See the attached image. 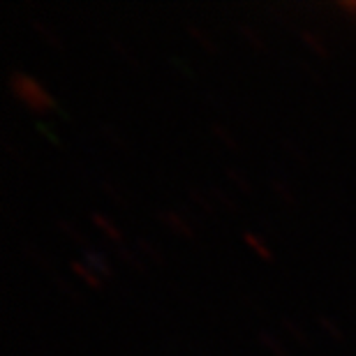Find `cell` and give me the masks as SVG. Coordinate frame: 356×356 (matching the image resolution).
Here are the masks:
<instances>
[{
  "label": "cell",
  "mask_w": 356,
  "mask_h": 356,
  "mask_svg": "<svg viewBox=\"0 0 356 356\" xmlns=\"http://www.w3.org/2000/svg\"><path fill=\"white\" fill-rule=\"evenodd\" d=\"M280 324H282V329H284V331H289V336L294 338V340H298L301 345L305 343V333H303V329H301L298 324L291 322L289 317H282V319H280Z\"/></svg>",
  "instance_id": "d6986e66"
},
{
  "label": "cell",
  "mask_w": 356,
  "mask_h": 356,
  "mask_svg": "<svg viewBox=\"0 0 356 356\" xmlns=\"http://www.w3.org/2000/svg\"><path fill=\"white\" fill-rule=\"evenodd\" d=\"M31 26L35 28V33H38L40 38L47 42V44H51V47L58 49V51H63V42L58 40V35H56V33H54L51 28H49L47 24H42L40 19H33V21H31Z\"/></svg>",
  "instance_id": "ba28073f"
},
{
  "label": "cell",
  "mask_w": 356,
  "mask_h": 356,
  "mask_svg": "<svg viewBox=\"0 0 356 356\" xmlns=\"http://www.w3.org/2000/svg\"><path fill=\"white\" fill-rule=\"evenodd\" d=\"M109 44H111L113 49H116V54H120V58H125L127 63H132L134 67H139V65H137V60H134L132 51H127V49H125L123 44H120V42H118L116 38H109Z\"/></svg>",
  "instance_id": "7402d4cb"
},
{
  "label": "cell",
  "mask_w": 356,
  "mask_h": 356,
  "mask_svg": "<svg viewBox=\"0 0 356 356\" xmlns=\"http://www.w3.org/2000/svg\"><path fill=\"white\" fill-rule=\"evenodd\" d=\"M81 259H83V264H86L90 270H95V273L102 277H111L113 275V268H111V261H109V257H106L104 252H99V250H95V248H86L83 250V254H81Z\"/></svg>",
  "instance_id": "3957f363"
},
{
  "label": "cell",
  "mask_w": 356,
  "mask_h": 356,
  "mask_svg": "<svg viewBox=\"0 0 356 356\" xmlns=\"http://www.w3.org/2000/svg\"><path fill=\"white\" fill-rule=\"evenodd\" d=\"M298 38H301L303 44L308 47L312 54H317L319 58H329V49H326L322 40H319V35L310 33V31H298Z\"/></svg>",
  "instance_id": "8992f818"
},
{
  "label": "cell",
  "mask_w": 356,
  "mask_h": 356,
  "mask_svg": "<svg viewBox=\"0 0 356 356\" xmlns=\"http://www.w3.org/2000/svg\"><path fill=\"white\" fill-rule=\"evenodd\" d=\"M268 183H270V188H273L275 195L280 197L284 204H294V202H296L294 192L289 190V185L284 183V181H280V178H268Z\"/></svg>",
  "instance_id": "4fadbf2b"
},
{
  "label": "cell",
  "mask_w": 356,
  "mask_h": 356,
  "mask_svg": "<svg viewBox=\"0 0 356 356\" xmlns=\"http://www.w3.org/2000/svg\"><path fill=\"white\" fill-rule=\"evenodd\" d=\"M102 134H104V137L109 139V141H113L116 146H120V148H125V146H127V141H125L123 137H118V134L113 132V127H109V125H102Z\"/></svg>",
  "instance_id": "484cf974"
},
{
  "label": "cell",
  "mask_w": 356,
  "mask_h": 356,
  "mask_svg": "<svg viewBox=\"0 0 356 356\" xmlns=\"http://www.w3.org/2000/svg\"><path fill=\"white\" fill-rule=\"evenodd\" d=\"M188 33H190L192 38H195V40L199 42V44H202L209 54H218V51H220L216 42H213V40L209 38V35H206V33L202 31V28H197L195 24H188Z\"/></svg>",
  "instance_id": "8fae6325"
},
{
  "label": "cell",
  "mask_w": 356,
  "mask_h": 356,
  "mask_svg": "<svg viewBox=\"0 0 356 356\" xmlns=\"http://www.w3.org/2000/svg\"><path fill=\"white\" fill-rule=\"evenodd\" d=\"M102 188H104L106 195L113 197V202H116V204H120V206H130V204H127V199H125L123 195H120V192H118L116 188H113V185H111L109 181H102Z\"/></svg>",
  "instance_id": "603a6c76"
},
{
  "label": "cell",
  "mask_w": 356,
  "mask_h": 356,
  "mask_svg": "<svg viewBox=\"0 0 356 356\" xmlns=\"http://www.w3.org/2000/svg\"><path fill=\"white\" fill-rule=\"evenodd\" d=\"M209 190H211V195H213V197H216V199H218V202H220V204H222V206H227V209H232V211H238V209H241V206L236 204V199H234V197H229V195H227V192H225V190H220V188H218V185H211V188H209Z\"/></svg>",
  "instance_id": "2e32d148"
},
{
  "label": "cell",
  "mask_w": 356,
  "mask_h": 356,
  "mask_svg": "<svg viewBox=\"0 0 356 356\" xmlns=\"http://www.w3.org/2000/svg\"><path fill=\"white\" fill-rule=\"evenodd\" d=\"M54 282H56V284H58V289H60V291H63V294H65L67 298H74V301H81V294H79V291H76V289H72V287H70V284H67V282H63V280H60V277H58V275H56V277H54Z\"/></svg>",
  "instance_id": "cb8c5ba5"
},
{
  "label": "cell",
  "mask_w": 356,
  "mask_h": 356,
  "mask_svg": "<svg viewBox=\"0 0 356 356\" xmlns=\"http://www.w3.org/2000/svg\"><path fill=\"white\" fill-rule=\"evenodd\" d=\"M338 7L345 12H350V14H356V0H340Z\"/></svg>",
  "instance_id": "4316f807"
},
{
  "label": "cell",
  "mask_w": 356,
  "mask_h": 356,
  "mask_svg": "<svg viewBox=\"0 0 356 356\" xmlns=\"http://www.w3.org/2000/svg\"><path fill=\"white\" fill-rule=\"evenodd\" d=\"M7 86L10 92L19 99L21 104L28 106L35 113H47V111H60V106L56 104V99L38 79H33L31 74L21 72V70H14L7 79Z\"/></svg>",
  "instance_id": "6da1fadb"
},
{
  "label": "cell",
  "mask_w": 356,
  "mask_h": 356,
  "mask_svg": "<svg viewBox=\"0 0 356 356\" xmlns=\"http://www.w3.org/2000/svg\"><path fill=\"white\" fill-rule=\"evenodd\" d=\"M243 241H245V245L252 248V250L257 252L264 261H273V252L266 248L264 238H261V236H257V234H252V232H243Z\"/></svg>",
  "instance_id": "52a82bcc"
},
{
  "label": "cell",
  "mask_w": 356,
  "mask_h": 356,
  "mask_svg": "<svg viewBox=\"0 0 356 356\" xmlns=\"http://www.w3.org/2000/svg\"><path fill=\"white\" fill-rule=\"evenodd\" d=\"M70 270H72L81 282H86L88 287H99V284H102V277H99L95 270H90L83 261H72V264H70Z\"/></svg>",
  "instance_id": "5b68a950"
},
{
  "label": "cell",
  "mask_w": 356,
  "mask_h": 356,
  "mask_svg": "<svg viewBox=\"0 0 356 356\" xmlns=\"http://www.w3.org/2000/svg\"><path fill=\"white\" fill-rule=\"evenodd\" d=\"M238 33H241V35H243V38H245L248 42H250V44H252L254 49H259V51H266V44H264V42H261V38H259V35H257V33H254V31H252V28H250V26L241 24V26H238Z\"/></svg>",
  "instance_id": "e0dca14e"
},
{
  "label": "cell",
  "mask_w": 356,
  "mask_h": 356,
  "mask_svg": "<svg viewBox=\"0 0 356 356\" xmlns=\"http://www.w3.org/2000/svg\"><path fill=\"white\" fill-rule=\"evenodd\" d=\"M155 218L160 220L162 225H167L176 236H183V238H195V229L185 222L183 216H178L176 211H155Z\"/></svg>",
  "instance_id": "7a4b0ae2"
},
{
  "label": "cell",
  "mask_w": 356,
  "mask_h": 356,
  "mask_svg": "<svg viewBox=\"0 0 356 356\" xmlns=\"http://www.w3.org/2000/svg\"><path fill=\"white\" fill-rule=\"evenodd\" d=\"M259 340H261V345H266L270 352H273V356H289L287 350L282 347L280 340L275 338V333H270V331H259Z\"/></svg>",
  "instance_id": "7c38bea8"
},
{
  "label": "cell",
  "mask_w": 356,
  "mask_h": 356,
  "mask_svg": "<svg viewBox=\"0 0 356 356\" xmlns=\"http://www.w3.org/2000/svg\"><path fill=\"white\" fill-rule=\"evenodd\" d=\"M188 197L199 206V209H204L206 213H213V211H216V209H213V204L209 202V197H204L197 188H190V190H188Z\"/></svg>",
  "instance_id": "44dd1931"
},
{
  "label": "cell",
  "mask_w": 356,
  "mask_h": 356,
  "mask_svg": "<svg viewBox=\"0 0 356 356\" xmlns=\"http://www.w3.org/2000/svg\"><path fill=\"white\" fill-rule=\"evenodd\" d=\"M90 220H92V225H95L97 229L102 232L104 236L111 241V243L120 245V241H123V234H120V232L116 229V225H113L109 218L102 216V213H90Z\"/></svg>",
  "instance_id": "277c9868"
},
{
  "label": "cell",
  "mask_w": 356,
  "mask_h": 356,
  "mask_svg": "<svg viewBox=\"0 0 356 356\" xmlns=\"http://www.w3.org/2000/svg\"><path fill=\"white\" fill-rule=\"evenodd\" d=\"M56 227H58V229L65 234L67 238H72L74 243H79V245H86V236H83V234L76 229L74 227V222H70V220H65V218H56Z\"/></svg>",
  "instance_id": "9c48e42d"
},
{
  "label": "cell",
  "mask_w": 356,
  "mask_h": 356,
  "mask_svg": "<svg viewBox=\"0 0 356 356\" xmlns=\"http://www.w3.org/2000/svg\"><path fill=\"white\" fill-rule=\"evenodd\" d=\"M211 130H213V134H216V139H218V141H222L225 148H229V151H241V148H238V141L234 139L229 132H227V127L218 125V123H211Z\"/></svg>",
  "instance_id": "5bb4252c"
},
{
  "label": "cell",
  "mask_w": 356,
  "mask_h": 356,
  "mask_svg": "<svg viewBox=\"0 0 356 356\" xmlns=\"http://www.w3.org/2000/svg\"><path fill=\"white\" fill-rule=\"evenodd\" d=\"M134 245H137V250L144 254V257L151 259L153 264H165V257H162V252L153 243H148L146 238H137V241H134Z\"/></svg>",
  "instance_id": "30bf717a"
},
{
  "label": "cell",
  "mask_w": 356,
  "mask_h": 356,
  "mask_svg": "<svg viewBox=\"0 0 356 356\" xmlns=\"http://www.w3.org/2000/svg\"><path fill=\"white\" fill-rule=\"evenodd\" d=\"M227 178H229V181L234 183V185H236V188L238 190H243V192H248V195H250V192H252V188H250V181H248V178L243 176V174H241L238 172V169H227Z\"/></svg>",
  "instance_id": "ac0fdd59"
},
{
  "label": "cell",
  "mask_w": 356,
  "mask_h": 356,
  "mask_svg": "<svg viewBox=\"0 0 356 356\" xmlns=\"http://www.w3.org/2000/svg\"><path fill=\"white\" fill-rule=\"evenodd\" d=\"M116 254H118L120 259L125 261V264L134 266V268H137V270H146V264H144V261H141V259H139L137 254H134L132 250H127L125 245H116Z\"/></svg>",
  "instance_id": "9a60e30c"
},
{
  "label": "cell",
  "mask_w": 356,
  "mask_h": 356,
  "mask_svg": "<svg viewBox=\"0 0 356 356\" xmlns=\"http://www.w3.org/2000/svg\"><path fill=\"white\" fill-rule=\"evenodd\" d=\"M26 254L31 257L33 261H38L40 266H44V268H49V261H47V254L42 252V250H35L33 245H26Z\"/></svg>",
  "instance_id": "d4e9b609"
},
{
  "label": "cell",
  "mask_w": 356,
  "mask_h": 356,
  "mask_svg": "<svg viewBox=\"0 0 356 356\" xmlns=\"http://www.w3.org/2000/svg\"><path fill=\"white\" fill-rule=\"evenodd\" d=\"M319 326H322V329H324L326 333H329L331 338H336V340H345L343 331H340V326H338L336 322H331V319L326 317V315L319 317Z\"/></svg>",
  "instance_id": "ffe728a7"
}]
</instances>
